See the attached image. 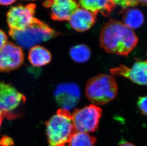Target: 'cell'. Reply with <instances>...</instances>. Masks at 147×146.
Listing matches in <instances>:
<instances>
[{
  "label": "cell",
  "mask_w": 147,
  "mask_h": 146,
  "mask_svg": "<svg viewBox=\"0 0 147 146\" xmlns=\"http://www.w3.org/2000/svg\"><path fill=\"white\" fill-rule=\"evenodd\" d=\"M100 42L107 52L127 56L136 47L138 38L134 31L125 24L111 19L101 28Z\"/></svg>",
  "instance_id": "6da1fadb"
},
{
  "label": "cell",
  "mask_w": 147,
  "mask_h": 146,
  "mask_svg": "<svg viewBox=\"0 0 147 146\" xmlns=\"http://www.w3.org/2000/svg\"><path fill=\"white\" fill-rule=\"evenodd\" d=\"M76 132L69 111L60 109L46 123V134L50 146H65Z\"/></svg>",
  "instance_id": "7a4b0ae2"
},
{
  "label": "cell",
  "mask_w": 147,
  "mask_h": 146,
  "mask_svg": "<svg viewBox=\"0 0 147 146\" xmlns=\"http://www.w3.org/2000/svg\"><path fill=\"white\" fill-rule=\"evenodd\" d=\"M9 34L16 42L24 48H32L39 43L50 40L59 33L40 20L35 19L24 30L10 29Z\"/></svg>",
  "instance_id": "3957f363"
},
{
  "label": "cell",
  "mask_w": 147,
  "mask_h": 146,
  "mask_svg": "<svg viewBox=\"0 0 147 146\" xmlns=\"http://www.w3.org/2000/svg\"><path fill=\"white\" fill-rule=\"evenodd\" d=\"M118 90L116 82L113 76L100 74L89 79L85 93L90 102L96 104L103 105L115 99Z\"/></svg>",
  "instance_id": "277c9868"
},
{
  "label": "cell",
  "mask_w": 147,
  "mask_h": 146,
  "mask_svg": "<svg viewBox=\"0 0 147 146\" xmlns=\"http://www.w3.org/2000/svg\"><path fill=\"white\" fill-rule=\"evenodd\" d=\"M25 96L13 86L0 83V116L3 118L14 119L19 116L17 109L25 102Z\"/></svg>",
  "instance_id": "5b68a950"
},
{
  "label": "cell",
  "mask_w": 147,
  "mask_h": 146,
  "mask_svg": "<svg viewBox=\"0 0 147 146\" xmlns=\"http://www.w3.org/2000/svg\"><path fill=\"white\" fill-rule=\"evenodd\" d=\"M102 110L95 105L91 104L81 109H77L72 113V121L77 132H94L97 130Z\"/></svg>",
  "instance_id": "8992f818"
},
{
  "label": "cell",
  "mask_w": 147,
  "mask_h": 146,
  "mask_svg": "<svg viewBox=\"0 0 147 146\" xmlns=\"http://www.w3.org/2000/svg\"><path fill=\"white\" fill-rule=\"evenodd\" d=\"M36 5L33 3L11 7L7 13V21L10 29L22 30L31 25L34 17Z\"/></svg>",
  "instance_id": "52a82bcc"
},
{
  "label": "cell",
  "mask_w": 147,
  "mask_h": 146,
  "mask_svg": "<svg viewBox=\"0 0 147 146\" xmlns=\"http://www.w3.org/2000/svg\"><path fill=\"white\" fill-rule=\"evenodd\" d=\"M24 61L22 49L9 42L0 50V71L9 72L19 68Z\"/></svg>",
  "instance_id": "ba28073f"
},
{
  "label": "cell",
  "mask_w": 147,
  "mask_h": 146,
  "mask_svg": "<svg viewBox=\"0 0 147 146\" xmlns=\"http://www.w3.org/2000/svg\"><path fill=\"white\" fill-rule=\"evenodd\" d=\"M54 94L56 102L62 109L69 111L75 107L79 102L81 91L74 83H64L57 86Z\"/></svg>",
  "instance_id": "9c48e42d"
},
{
  "label": "cell",
  "mask_w": 147,
  "mask_h": 146,
  "mask_svg": "<svg viewBox=\"0 0 147 146\" xmlns=\"http://www.w3.org/2000/svg\"><path fill=\"white\" fill-rule=\"evenodd\" d=\"M42 5L50 9L51 19L57 21H69L80 6L76 0H46Z\"/></svg>",
  "instance_id": "30bf717a"
},
{
  "label": "cell",
  "mask_w": 147,
  "mask_h": 146,
  "mask_svg": "<svg viewBox=\"0 0 147 146\" xmlns=\"http://www.w3.org/2000/svg\"><path fill=\"white\" fill-rule=\"evenodd\" d=\"M111 72L113 76H122L135 84L147 86V61L135 62L131 68L121 65L111 69Z\"/></svg>",
  "instance_id": "8fae6325"
},
{
  "label": "cell",
  "mask_w": 147,
  "mask_h": 146,
  "mask_svg": "<svg viewBox=\"0 0 147 146\" xmlns=\"http://www.w3.org/2000/svg\"><path fill=\"white\" fill-rule=\"evenodd\" d=\"M97 14L84 8H79L73 13L69 19L71 27L76 31L84 32L94 25Z\"/></svg>",
  "instance_id": "7c38bea8"
},
{
  "label": "cell",
  "mask_w": 147,
  "mask_h": 146,
  "mask_svg": "<svg viewBox=\"0 0 147 146\" xmlns=\"http://www.w3.org/2000/svg\"><path fill=\"white\" fill-rule=\"evenodd\" d=\"M79 3L82 8L105 17L109 16L116 7L113 0H79Z\"/></svg>",
  "instance_id": "4fadbf2b"
},
{
  "label": "cell",
  "mask_w": 147,
  "mask_h": 146,
  "mask_svg": "<svg viewBox=\"0 0 147 146\" xmlns=\"http://www.w3.org/2000/svg\"><path fill=\"white\" fill-rule=\"evenodd\" d=\"M28 59L33 66H44L51 62V54L44 47L35 46L30 50Z\"/></svg>",
  "instance_id": "5bb4252c"
},
{
  "label": "cell",
  "mask_w": 147,
  "mask_h": 146,
  "mask_svg": "<svg viewBox=\"0 0 147 146\" xmlns=\"http://www.w3.org/2000/svg\"><path fill=\"white\" fill-rule=\"evenodd\" d=\"M123 19L125 25L131 29L140 27L144 21V16L140 10L137 8L124 9Z\"/></svg>",
  "instance_id": "9a60e30c"
},
{
  "label": "cell",
  "mask_w": 147,
  "mask_h": 146,
  "mask_svg": "<svg viewBox=\"0 0 147 146\" xmlns=\"http://www.w3.org/2000/svg\"><path fill=\"white\" fill-rule=\"evenodd\" d=\"M96 138L88 133L76 132L72 135L68 142V146H95Z\"/></svg>",
  "instance_id": "2e32d148"
},
{
  "label": "cell",
  "mask_w": 147,
  "mask_h": 146,
  "mask_svg": "<svg viewBox=\"0 0 147 146\" xmlns=\"http://www.w3.org/2000/svg\"><path fill=\"white\" fill-rule=\"evenodd\" d=\"M71 58L77 63H84L88 61L91 56V50L84 44H80L71 48L69 50Z\"/></svg>",
  "instance_id": "e0dca14e"
},
{
  "label": "cell",
  "mask_w": 147,
  "mask_h": 146,
  "mask_svg": "<svg viewBox=\"0 0 147 146\" xmlns=\"http://www.w3.org/2000/svg\"><path fill=\"white\" fill-rule=\"evenodd\" d=\"M115 4L122 7V8H128L137 6L139 3L137 0H113Z\"/></svg>",
  "instance_id": "ac0fdd59"
},
{
  "label": "cell",
  "mask_w": 147,
  "mask_h": 146,
  "mask_svg": "<svg viewBox=\"0 0 147 146\" xmlns=\"http://www.w3.org/2000/svg\"><path fill=\"white\" fill-rule=\"evenodd\" d=\"M137 105L142 114L147 116V95L139 97Z\"/></svg>",
  "instance_id": "d6986e66"
},
{
  "label": "cell",
  "mask_w": 147,
  "mask_h": 146,
  "mask_svg": "<svg viewBox=\"0 0 147 146\" xmlns=\"http://www.w3.org/2000/svg\"><path fill=\"white\" fill-rule=\"evenodd\" d=\"M7 40L8 38L6 34L3 30L0 29V50L7 43Z\"/></svg>",
  "instance_id": "ffe728a7"
},
{
  "label": "cell",
  "mask_w": 147,
  "mask_h": 146,
  "mask_svg": "<svg viewBox=\"0 0 147 146\" xmlns=\"http://www.w3.org/2000/svg\"><path fill=\"white\" fill-rule=\"evenodd\" d=\"M16 1V0H0V4L1 5H10Z\"/></svg>",
  "instance_id": "44dd1931"
},
{
  "label": "cell",
  "mask_w": 147,
  "mask_h": 146,
  "mask_svg": "<svg viewBox=\"0 0 147 146\" xmlns=\"http://www.w3.org/2000/svg\"><path fill=\"white\" fill-rule=\"evenodd\" d=\"M119 146H136L134 144L129 142H122Z\"/></svg>",
  "instance_id": "7402d4cb"
},
{
  "label": "cell",
  "mask_w": 147,
  "mask_h": 146,
  "mask_svg": "<svg viewBox=\"0 0 147 146\" xmlns=\"http://www.w3.org/2000/svg\"><path fill=\"white\" fill-rule=\"evenodd\" d=\"M138 3L142 4V5L147 6V0H137Z\"/></svg>",
  "instance_id": "603a6c76"
},
{
  "label": "cell",
  "mask_w": 147,
  "mask_h": 146,
  "mask_svg": "<svg viewBox=\"0 0 147 146\" xmlns=\"http://www.w3.org/2000/svg\"><path fill=\"white\" fill-rule=\"evenodd\" d=\"M3 118L1 116H0V127H1V122H2V120ZM0 146H3V142H2V139H0Z\"/></svg>",
  "instance_id": "cb8c5ba5"
},
{
  "label": "cell",
  "mask_w": 147,
  "mask_h": 146,
  "mask_svg": "<svg viewBox=\"0 0 147 146\" xmlns=\"http://www.w3.org/2000/svg\"><path fill=\"white\" fill-rule=\"evenodd\" d=\"M32 1H33V0H32Z\"/></svg>",
  "instance_id": "d4e9b609"
}]
</instances>
